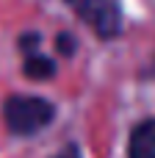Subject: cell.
Here are the masks:
<instances>
[{"instance_id":"1","label":"cell","mask_w":155,"mask_h":158,"mask_svg":"<svg viewBox=\"0 0 155 158\" xmlns=\"http://www.w3.org/2000/svg\"><path fill=\"white\" fill-rule=\"evenodd\" d=\"M53 119V106L42 97H11L6 103V125L14 133H36Z\"/></svg>"},{"instance_id":"4","label":"cell","mask_w":155,"mask_h":158,"mask_svg":"<svg viewBox=\"0 0 155 158\" xmlns=\"http://www.w3.org/2000/svg\"><path fill=\"white\" fill-rule=\"evenodd\" d=\"M130 158H155V119H147L130 133Z\"/></svg>"},{"instance_id":"6","label":"cell","mask_w":155,"mask_h":158,"mask_svg":"<svg viewBox=\"0 0 155 158\" xmlns=\"http://www.w3.org/2000/svg\"><path fill=\"white\" fill-rule=\"evenodd\" d=\"M58 158H78L75 153H64V156H58Z\"/></svg>"},{"instance_id":"2","label":"cell","mask_w":155,"mask_h":158,"mask_svg":"<svg viewBox=\"0 0 155 158\" xmlns=\"http://www.w3.org/2000/svg\"><path fill=\"white\" fill-rule=\"evenodd\" d=\"M72 11L103 39H111L122 28V11L119 0H67Z\"/></svg>"},{"instance_id":"5","label":"cell","mask_w":155,"mask_h":158,"mask_svg":"<svg viewBox=\"0 0 155 158\" xmlns=\"http://www.w3.org/2000/svg\"><path fill=\"white\" fill-rule=\"evenodd\" d=\"M58 47H61V53H69V50H72V39H67V36H58Z\"/></svg>"},{"instance_id":"3","label":"cell","mask_w":155,"mask_h":158,"mask_svg":"<svg viewBox=\"0 0 155 158\" xmlns=\"http://www.w3.org/2000/svg\"><path fill=\"white\" fill-rule=\"evenodd\" d=\"M22 50H25V75L31 78H50L53 75V61L36 50V36L28 33L22 39Z\"/></svg>"}]
</instances>
